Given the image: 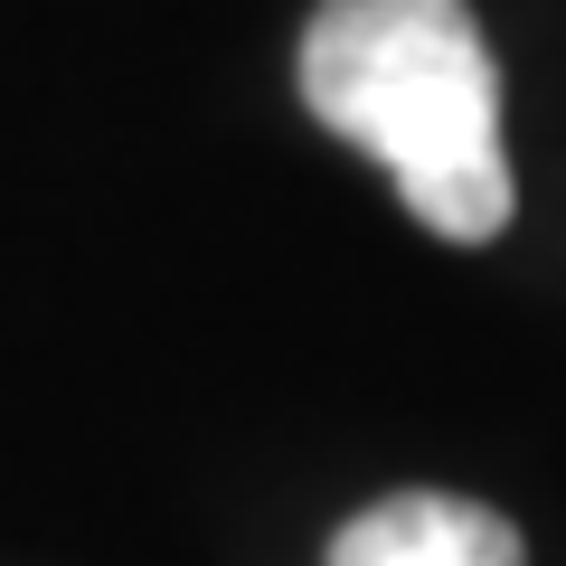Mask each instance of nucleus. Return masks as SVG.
Instances as JSON below:
<instances>
[{
  "label": "nucleus",
  "mask_w": 566,
  "mask_h": 566,
  "mask_svg": "<svg viewBox=\"0 0 566 566\" xmlns=\"http://www.w3.org/2000/svg\"><path fill=\"white\" fill-rule=\"evenodd\" d=\"M303 104L406 189L416 227L491 245L510 227L501 66L463 0H322L303 29Z\"/></svg>",
  "instance_id": "1"
},
{
  "label": "nucleus",
  "mask_w": 566,
  "mask_h": 566,
  "mask_svg": "<svg viewBox=\"0 0 566 566\" xmlns=\"http://www.w3.org/2000/svg\"><path fill=\"white\" fill-rule=\"evenodd\" d=\"M331 566H528L520 528L463 491H387L359 520H340Z\"/></svg>",
  "instance_id": "2"
}]
</instances>
